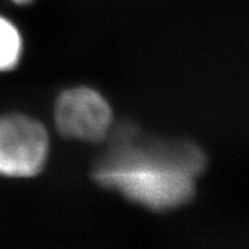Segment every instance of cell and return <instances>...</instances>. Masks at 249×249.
Wrapping results in <instances>:
<instances>
[{
	"instance_id": "cell-1",
	"label": "cell",
	"mask_w": 249,
	"mask_h": 249,
	"mask_svg": "<svg viewBox=\"0 0 249 249\" xmlns=\"http://www.w3.org/2000/svg\"><path fill=\"white\" fill-rule=\"evenodd\" d=\"M205 165V154L196 144L157 139L124 124L115 129L93 176L127 199L154 211H168L193 198Z\"/></svg>"
},
{
	"instance_id": "cell-2",
	"label": "cell",
	"mask_w": 249,
	"mask_h": 249,
	"mask_svg": "<svg viewBox=\"0 0 249 249\" xmlns=\"http://www.w3.org/2000/svg\"><path fill=\"white\" fill-rule=\"evenodd\" d=\"M49 136L45 126L29 116L0 118V175L32 178L45 168Z\"/></svg>"
},
{
	"instance_id": "cell-3",
	"label": "cell",
	"mask_w": 249,
	"mask_h": 249,
	"mask_svg": "<svg viewBox=\"0 0 249 249\" xmlns=\"http://www.w3.org/2000/svg\"><path fill=\"white\" fill-rule=\"evenodd\" d=\"M55 124L64 136L101 142L112 126V109L108 101L90 88L65 90L55 104Z\"/></svg>"
},
{
	"instance_id": "cell-4",
	"label": "cell",
	"mask_w": 249,
	"mask_h": 249,
	"mask_svg": "<svg viewBox=\"0 0 249 249\" xmlns=\"http://www.w3.org/2000/svg\"><path fill=\"white\" fill-rule=\"evenodd\" d=\"M22 40L18 29L6 18L0 17V71L13 68L21 57Z\"/></svg>"
},
{
	"instance_id": "cell-5",
	"label": "cell",
	"mask_w": 249,
	"mask_h": 249,
	"mask_svg": "<svg viewBox=\"0 0 249 249\" xmlns=\"http://www.w3.org/2000/svg\"><path fill=\"white\" fill-rule=\"evenodd\" d=\"M13 1H16L18 4H27V3H31L32 0H13Z\"/></svg>"
}]
</instances>
